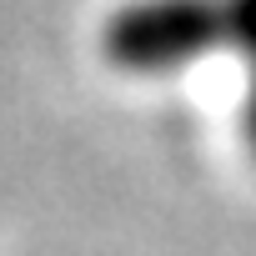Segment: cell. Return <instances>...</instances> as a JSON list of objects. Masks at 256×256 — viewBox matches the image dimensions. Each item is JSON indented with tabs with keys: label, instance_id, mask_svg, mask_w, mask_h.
I'll use <instances>...</instances> for the list:
<instances>
[{
	"label": "cell",
	"instance_id": "1",
	"mask_svg": "<svg viewBox=\"0 0 256 256\" xmlns=\"http://www.w3.org/2000/svg\"><path fill=\"white\" fill-rule=\"evenodd\" d=\"M106 56L141 80H166L221 56V0H131L106 30Z\"/></svg>",
	"mask_w": 256,
	"mask_h": 256
},
{
	"label": "cell",
	"instance_id": "2",
	"mask_svg": "<svg viewBox=\"0 0 256 256\" xmlns=\"http://www.w3.org/2000/svg\"><path fill=\"white\" fill-rule=\"evenodd\" d=\"M221 56L241 66V141L256 156V0H221Z\"/></svg>",
	"mask_w": 256,
	"mask_h": 256
}]
</instances>
